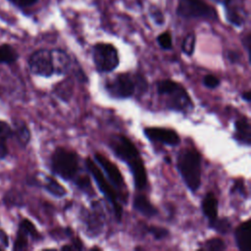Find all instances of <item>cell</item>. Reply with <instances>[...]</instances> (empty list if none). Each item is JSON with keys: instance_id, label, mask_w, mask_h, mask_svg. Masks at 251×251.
<instances>
[{"instance_id": "cell-30", "label": "cell", "mask_w": 251, "mask_h": 251, "mask_svg": "<svg viewBox=\"0 0 251 251\" xmlns=\"http://www.w3.org/2000/svg\"><path fill=\"white\" fill-rule=\"evenodd\" d=\"M27 246H28V238L26 236H25L24 234L17 232V237L15 240L13 249L16 251H21V250L27 249Z\"/></svg>"}, {"instance_id": "cell-29", "label": "cell", "mask_w": 251, "mask_h": 251, "mask_svg": "<svg viewBox=\"0 0 251 251\" xmlns=\"http://www.w3.org/2000/svg\"><path fill=\"white\" fill-rule=\"evenodd\" d=\"M146 230L148 233H150L156 240L164 239L169 235V230L162 226H146Z\"/></svg>"}, {"instance_id": "cell-26", "label": "cell", "mask_w": 251, "mask_h": 251, "mask_svg": "<svg viewBox=\"0 0 251 251\" xmlns=\"http://www.w3.org/2000/svg\"><path fill=\"white\" fill-rule=\"evenodd\" d=\"M209 226L211 228L216 230L218 233L226 234L229 231L231 227V224L227 218H216L215 220L209 222Z\"/></svg>"}, {"instance_id": "cell-4", "label": "cell", "mask_w": 251, "mask_h": 251, "mask_svg": "<svg viewBox=\"0 0 251 251\" xmlns=\"http://www.w3.org/2000/svg\"><path fill=\"white\" fill-rule=\"evenodd\" d=\"M156 89L159 95L167 96L166 106L168 109L176 112H187L192 107V100L184 87L171 79L157 81Z\"/></svg>"}, {"instance_id": "cell-1", "label": "cell", "mask_w": 251, "mask_h": 251, "mask_svg": "<svg viewBox=\"0 0 251 251\" xmlns=\"http://www.w3.org/2000/svg\"><path fill=\"white\" fill-rule=\"evenodd\" d=\"M109 147L123 162L126 163L132 175L136 189L147 186V174L140 153L133 142L124 134H113L109 139Z\"/></svg>"}, {"instance_id": "cell-6", "label": "cell", "mask_w": 251, "mask_h": 251, "mask_svg": "<svg viewBox=\"0 0 251 251\" xmlns=\"http://www.w3.org/2000/svg\"><path fill=\"white\" fill-rule=\"evenodd\" d=\"M85 167L88 173L91 175L93 179L95 180L99 190L104 194L105 198L111 204L116 219L120 222L123 215V207L119 201V195L115 190V187L110 183L105 176V175L101 172V170L97 167V165L90 159H85Z\"/></svg>"}, {"instance_id": "cell-13", "label": "cell", "mask_w": 251, "mask_h": 251, "mask_svg": "<svg viewBox=\"0 0 251 251\" xmlns=\"http://www.w3.org/2000/svg\"><path fill=\"white\" fill-rule=\"evenodd\" d=\"M234 239L237 248L240 251L251 250V221L247 220L241 223L235 229Z\"/></svg>"}, {"instance_id": "cell-9", "label": "cell", "mask_w": 251, "mask_h": 251, "mask_svg": "<svg viewBox=\"0 0 251 251\" xmlns=\"http://www.w3.org/2000/svg\"><path fill=\"white\" fill-rule=\"evenodd\" d=\"M81 222L89 236H98L104 226L105 214L99 202L92 203L91 210L81 212Z\"/></svg>"}, {"instance_id": "cell-14", "label": "cell", "mask_w": 251, "mask_h": 251, "mask_svg": "<svg viewBox=\"0 0 251 251\" xmlns=\"http://www.w3.org/2000/svg\"><path fill=\"white\" fill-rule=\"evenodd\" d=\"M51 51L52 64L54 74L65 75L71 69V58L70 56L61 49H53Z\"/></svg>"}, {"instance_id": "cell-23", "label": "cell", "mask_w": 251, "mask_h": 251, "mask_svg": "<svg viewBox=\"0 0 251 251\" xmlns=\"http://www.w3.org/2000/svg\"><path fill=\"white\" fill-rule=\"evenodd\" d=\"M19 58L18 52L9 44L0 45V63L12 64Z\"/></svg>"}, {"instance_id": "cell-27", "label": "cell", "mask_w": 251, "mask_h": 251, "mask_svg": "<svg viewBox=\"0 0 251 251\" xmlns=\"http://www.w3.org/2000/svg\"><path fill=\"white\" fill-rule=\"evenodd\" d=\"M201 249L209 251H223L226 249V244L220 237H214L205 241L201 246Z\"/></svg>"}, {"instance_id": "cell-16", "label": "cell", "mask_w": 251, "mask_h": 251, "mask_svg": "<svg viewBox=\"0 0 251 251\" xmlns=\"http://www.w3.org/2000/svg\"><path fill=\"white\" fill-rule=\"evenodd\" d=\"M225 4L226 5V16L227 21L233 25H242L246 20V13L244 9L233 0H227Z\"/></svg>"}, {"instance_id": "cell-15", "label": "cell", "mask_w": 251, "mask_h": 251, "mask_svg": "<svg viewBox=\"0 0 251 251\" xmlns=\"http://www.w3.org/2000/svg\"><path fill=\"white\" fill-rule=\"evenodd\" d=\"M234 139L240 144L249 146L251 143V126L245 117L240 118L234 123Z\"/></svg>"}, {"instance_id": "cell-19", "label": "cell", "mask_w": 251, "mask_h": 251, "mask_svg": "<svg viewBox=\"0 0 251 251\" xmlns=\"http://www.w3.org/2000/svg\"><path fill=\"white\" fill-rule=\"evenodd\" d=\"M201 208L203 215L209 220V222L215 220L218 217V208H219V202L216 196L209 192L206 194V196L203 198L201 203Z\"/></svg>"}, {"instance_id": "cell-2", "label": "cell", "mask_w": 251, "mask_h": 251, "mask_svg": "<svg viewBox=\"0 0 251 251\" xmlns=\"http://www.w3.org/2000/svg\"><path fill=\"white\" fill-rule=\"evenodd\" d=\"M201 155L195 149L185 148L177 156L176 166L179 175L186 187L192 192H196L201 185Z\"/></svg>"}, {"instance_id": "cell-31", "label": "cell", "mask_w": 251, "mask_h": 251, "mask_svg": "<svg viewBox=\"0 0 251 251\" xmlns=\"http://www.w3.org/2000/svg\"><path fill=\"white\" fill-rule=\"evenodd\" d=\"M157 41L159 43V45L161 46V48L165 49V50H170L173 46V42H172V36L169 32H163L161 33L158 38Z\"/></svg>"}, {"instance_id": "cell-33", "label": "cell", "mask_w": 251, "mask_h": 251, "mask_svg": "<svg viewBox=\"0 0 251 251\" xmlns=\"http://www.w3.org/2000/svg\"><path fill=\"white\" fill-rule=\"evenodd\" d=\"M83 246H82V242L80 241L79 238H75L73 240V243L71 245H65L62 247L63 250H80L82 249Z\"/></svg>"}, {"instance_id": "cell-12", "label": "cell", "mask_w": 251, "mask_h": 251, "mask_svg": "<svg viewBox=\"0 0 251 251\" xmlns=\"http://www.w3.org/2000/svg\"><path fill=\"white\" fill-rule=\"evenodd\" d=\"M144 135L151 141L160 142L168 146H177L180 143V137L177 132L171 128L150 126L144 128Z\"/></svg>"}, {"instance_id": "cell-11", "label": "cell", "mask_w": 251, "mask_h": 251, "mask_svg": "<svg viewBox=\"0 0 251 251\" xmlns=\"http://www.w3.org/2000/svg\"><path fill=\"white\" fill-rule=\"evenodd\" d=\"M94 159L97 162V164L101 167L102 171L105 174V176L107 177L108 180H110L112 185L115 188H118L120 190L125 189L126 183L124 181V177H123L119 168L112 161H110L107 157H105L103 154L95 153Z\"/></svg>"}, {"instance_id": "cell-10", "label": "cell", "mask_w": 251, "mask_h": 251, "mask_svg": "<svg viewBox=\"0 0 251 251\" xmlns=\"http://www.w3.org/2000/svg\"><path fill=\"white\" fill-rule=\"evenodd\" d=\"M28 67L32 74L49 77L54 74L51 51L48 49H39L33 52L28 59Z\"/></svg>"}, {"instance_id": "cell-28", "label": "cell", "mask_w": 251, "mask_h": 251, "mask_svg": "<svg viewBox=\"0 0 251 251\" xmlns=\"http://www.w3.org/2000/svg\"><path fill=\"white\" fill-rule=\"evenodd\" d=\"M195 42H196V36L194 32H189L188 34H186L181 44L182 52L187 56H191L195 49Z\"/></svg>"}, {"instance_id": "cell-5", "label": "cell", "mask_w": 251, "mask_h": 251, "mask_svg": "<svg viewBox=\"0 0 251 251\" xmlns=\"http://www.w3.org/2000/svg\"><path fill=\"white\" fill-rule=\"evenodd\" d=\"M50 167L56 176L65 180H73L79 171L78 156L73 150L58 147L51 156Z\"/></svg>"}, {"instance_id": "cell-25", "label": "cell", "mask_w": 251, "mask_h": 251, "mask_svg": "<svg viewBox=\"0 0 251 251\" xmlns=\"http://www.w3.org/2000/svg\"><path fill=\"white\" fill-rule=\"evenodd\" d=\"M73 181L76 185V187L79 190H81L82 192H84L86 194H90V195H92L94 193L92 185H91L90 178H89V176L87 175L77 174L75 176V177L73 179Z\"/></svg>"}, {"instance_id": "cell-41", "label": "cell", "mask_w": 251, "mask_h": 251, "mask_svg": "<svg viewBox=\"0 0 251 251\" xmlns=\"http://www.w3.org/2000/svg\"><path fill=\"white\" fill-rule=\"evenodd\" d=\"M215 2H218V3H226L227 0H214Z\"/></svg>"}, {"instance_id": "cell-18", "label": "cell", "mask_w": 251, "mask_h": 251, "mask_svg": "<svg viewBox=\"0 0 251 251\" xmlns=\"http://www.w3.org/2000/svg\"><path fill=\"white\" fill-rule=\"evenodd\" d=\"M133 209L139 214L147 218L155 217L158 214L157 208L146 198V196L139 194L133 199Z\"/></svg>"}, {"instance_id": "cell-35", "label": "cell", "mask_w": 251, "mask_h": 251, "mask_svg": "<svg viewBox=\"0 0 251 251\" xmlns=\"http://www.w3.org/2000/svg\"><path fill=\"white\" fill-rule=\"evenodd\" d=\"M151 16L158 25H162L164 23V16H163V14L160 10H158L156 8L154 10H152L151 11Z\"/></svg>"}, {"instance_id": "cell-24", "label": "cell", "mask_w": 251, "mask_h": 251, "mask_svg": "<svg viewBox=\"0 0 251 251\" xmlns=\"http://www.w3.org/2000/svg\"><path fill=\"white\" fill-rule=\"evenodd\" d=\"M73 93V83L70 79H66L58 83L55 87V94L62 100L68 101Z\"/></svg>"}, {"instance_id": "cell-36", "label": "cell", "mask_w": 251, "mask_h": 251, "mask_svg": "<svg viewBox=\"0 0 251 251\" xmlns=\"http://www.w3.org/2000/svg\"><path fill=\"white\" fill-rule=\"evenodd\" d=\"M8 245H9L8 236L2 229H0V250L6 249Z\"/></svg>"}, {"instance_id": "cell-34", "label": "cell", "mask_w": 251, "mask_h": 251, "mask_svg": "<svg viewBox=\"0 0 251 251\" xmlns=\"http://www.w3.org/2000/svg\"><path fill=\"white\" fill-rule=\"evenodd\" d=\"M231 191H234V192H237L239 193L241 196H246V192H245V186H244V182L241 181V180H237L234 182L233 186H232V189Z\"/></svg>"}, {"instance_id": "cell-20", "label": "cell", "mask_w": 251, "mask_h": 251, "mask_svg": "<svg viewBox=\"0 0 251 251\" xmlns=\"http://www.w3.org/2000/svg\"><path fill=\"white\" fill-rule=\"evenodd\" d=\"M42 186L48 193H50L54 197L61 198L67 194L66 188L52 176H44Z\"/></svg>"}, {"instance_id": "cell-39", "label": "cell", "mask_w": 251, "mask_h": 251, "mask_svg": "<svg viewBox=\"0 0 251 251\" xmlns=\"http://www.w3.org/2000/svg\"><path fill=\"white\" fill-rule=\"evenodd\" d=\"M250 42H251V38H250V34H247L243 40H242V43L244 45V47L246 48L248 54H250Z\"/></svg>"}, {"instance_id": "cell-40", "label": "cell", "mask_w": 251, "mask_h": 251, "mask_svg": "<svg viewBox=\"0 0 251 251\" xmlns=\"http://www.w3.org/2000/svg\"><path fill=\"white\" fill-rule=\"evenodd\" d=\"M241 98L246 101L247 103H249L251 101V92L250 91H244L241 93Z\"/></svg>"}, {"instance_id": "cell-37", "label": "cell", "mask_w": 251, "mask_h": 251, "mask_svg": "<svg viewBox=\"0 0 251 251\" xmlns=\"http://www.w3.org/2000/svg\"><path fill=\"white\" fill-rule=\"evenodd\" d=\"M10 1L20 7H28L34 4L37 0H10Z\"/></svg>"}, {"instance_id": "cell-3", "label": "cell", "mask_w": 251, "mask_h": 251, "mask_svg": "<svg viewBox=\"0 0 251 251\" xmlns=\"http://www.w3.org/2000/svg\"><path fill=\"white\" fill-rule=\"evenodd\" d=\"M147 85L146 79L141 75L123 73L108 79L105 82V89L113 98L126 99L131 97L135 90L145 91Z\"/></svg>"}, {"instance_id": "cell-17", "label": "cell", "mask_w": 251, "mask_h": 251, "mask_svg": "<svg viewBox=\"0 0 251 251\" xmlns=\"http://www.w3.org/2000/svg\"><path fill=\"white\" fill-rule=\"evenodd\" d=\"M15 137L22 147H25L30 140V131L26 124L21 119L13 120L12 137Z\"/></svg>"}, {"instance_id": "cell-21", "label": "cell", "mask_w": 251, "mask_h": 251, "mask_svg": "<svg viewBox=\"0 0 251 251\" xmlns=\"http://www.w3.org/2000/svg\"><path fill=\"white\" fill-rule=\"evenodd\" d=\"M12 137V128L10 126L0 121V159H4L8 154L7 141Z\"/></svg>"}, {"instance_id": "cell-8", "label": "cell", "mask_w": 251, "mask_h": 251, "mask_svg": "<svg viewBox=\"0 0 251 251\" xmlns=\"http://www.w3.org/2000/svg\"><path fill=\"white\" fill-rule=\"evenodd\" d=\"M176 12L178 16L185 19H217L215 9L207 5L204 0H179Z\"/></svg>"}, {"instance_id": "cell-22", "label": "cell", "mask_w": 251, "mask_h": 251, "mask_svg": "<svg viewBox=\"0 0 251 251\" xmlns=\"http://www.w3.org/2000/svg\"><path fill=\"white\" fill-rule=\"evenodd\" d=\"M18 231L25 234L26 237H28V239L31 238L32 240H35V241L41 239V234L38 232L34 225L27 219H24L20 223Z\"/></svg>"}, {"instance_id": "cell-32", "label": "cell", "mask_w": 251, "mask_h": 251, "mask_svg": "<svg viewBox=\"0 0 251 251\" xmlns=\"http://www.w3.org/2000/svg\"><path fill=\"white\" fill-rule=\"evenodd\" d=\"M221 83V80L214 75H206L203 77V84L207 88H216Z\"/></svg>"}, {"instance_id": "cell-38", "label": "cell", "mask_w": 251, "mask_h": 251, "mask_svg": "<svg viewBox=\"0 0 251 251\" xmlns=\"http://www.w3.org/2000/svg\"><path fill=\"white\" fill-rule=\"evenodd\" d=\"M227 59L231 63H236L239 61V54L236 53L235 51H228L227 52Z\"/></svg>"}, {"instance_id": "cell-7", "label": "cell", "mask_w": 251, "mask_h": 251, "mask_svg": "<svg viewBox=\"0 0 251 251\" xmlns=\"http://www.w3.org/2000/svg\"><path fill=\"white\" fill-rule=\"evenodd\" d=\"M92 60L99 73H110L119 66V54L116 47L109 43H97L92 49Z\"/></svg>"}]
</instances>
